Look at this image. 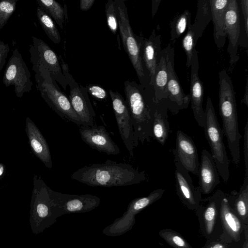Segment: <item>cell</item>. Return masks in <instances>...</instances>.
<instances>
[{
	"label": "cell",
	"instance_id": "1",
	"mask_svg": "<svg viewBox=\"0 0 248 248\" xmlns=\"http://www.w3.org/2000/svg\"><path fill=\"white\" fill-rule=\"evenodd\" d=\"M73 180L91 186L112 187L137 184L146 180L144 171L110 160L85 165L71 175Z\"/></svg>",
	"mask_w": 248,
	"mask_h": 248
},
{
	"label": "cell",
	"instance_id": "2",
	"mask_svg": "<svg viewBox=\"0 0 248 248\" xmlns=\"http://www.w3.org/2000/svg\"><path fill=\"white\" fill-rule=\"evenodd\" d=\"M126 102L131 115L134 130V146L143 144L153 138L154 115L157 103L152 86L144 88L135 81L124 82Z\"/></svg>",
	"mask_w": 248,
	"mask_h": 248
},
{
	"label": "cell",
	"instance_id": "3",
	"mask_svg": "<svg viewBox=\"0 0 248 248\" xmlns=\"http://www.w3.org/2000/svg\"><path fill=\"white\" fill-rule=\"evenodd\" d=\"M219 111L232 160L237 166L240 160V140L235 93L232 81L225 69L219 73Z\"/></svg>",
	"mask_w": 248,
	"mask_h": 248
},
{
	"label": "cell",
	"instance_id": "4",
	"mask_svg": "<svg viewBox=\"0 0 248 248\" xmlns=\"http://www.w3.org/2000/svg\"><path fill=\"white\" fill-rule=\"evenodd\" d=\"M32 69L35 73L37 89L47 104L63 119L82 125L68 97L61 90L48 70L39 64H32Z\"/></svg>",
	"mask_w": 248,
	"mask_h": 248
},
{
	"label": "cell",
	"instance_id": "5",
	"mask_svg": "<svg viewBox=\"0 0 248 248\" xmlns=\"http://www.w3.org/2000/svg\"><path fill=\"white\" fill-rule=\"evenodd\" d=\"M118 22V30L124 49L138 76L140 84L144 88L150 86V80L141 61L140 53V35L135 34L130 25L125 1L114 0Z\"/></svg>",
	"mask_w": 248,
	"mask_h": 248
},
{
	"label": "cell",
	"instance_id": "6",
	"mask_svg": "<svg viewBox=\"0 0 248 248\" xmlns=\"http://www.w3.org/2000/svg\"><path fill=\"white\" fill-rule=\"evenodd\" d=\"M204 111L205 123L203 128L205 138L210 147V153L219 175L223 181L227 183L230 177L229 160L223 142V132L209 96L207 97Z\"/></svg>",
	"mask_w": 248,
	"mask_h": 248
},
{
	"label": "cell",
	"instance_id": "7",
	"mask_svg": "<svg viewBox=\"0 0 248 248\" xmlns=\"http://www.w3.org/2000/svg\"><path fill=\"white\" fill-rule=\"evenodd\" d=\"M33 184L29 222L32 232L37 234L48 225L50 216L56 207L50 193V188L40 176H34Z\"/></svg>",
	"mask_w": 248,
	"mask_h": 248
},
{
	"label": "cell",
	"instance_id": "8",
	"mask_svg": "<svg viewBox=\"0 0 248 248\" xmlns=\"http://www.w3.org/2000/svg\"><path fill=\"white\" fill-rule=\"evenodd\" d=\"M61 67L70 88L68 98L72 107L80 119L82 125L93 126L94 124L95 112L85 87L79 85L69 73L68 65L63 62L62 58Z\"/></svg>",
	"mask_w": 248,
	"mask_h": 248
},
{
	"label": "cell",
	"instance_id": "9",
	"mask_svg": "<svg viewBox=\"0 0 248 248\" xmlns=\"http://www.w3.org/2000/svg\"><path fill=\"white\" fill-rule=\"evenodd\" d=\"M29 68L17 48L13 51L4 70L3 83L6 87L14 86L17 97L21 98L32 90L33 85Z\"/></svg>",
	"mask_w": 248,
	"mask_h": 248
},
{
	"label": "cell",
	"instance_id": "10",
	"mask_svg": "<svg viewBox=\"0 0 248 248\" xmlns=\"http://www.w3.org/2000/svg\"><path fill=\"white\" fill-rule=\"evenodd\" d=\"M168 70L167 98L162 101L173 115L180 110L188 108L190 103L189 94H186L180 83L174 68V49L170 44L165 48Z\"/></svg>",
	"mask_w": 248,
	"mask_h": 248
},
{
	"label": "cell",
	"instance_id": "11",
	"mask_svg": "<svg viewBox=\"0 0 248 248\" xmlns=\"http://www.w3.org/2000/svg\"><path fill=\"white\" fill-rule=\"evenodd\" d=\"M31 38L32 44L30 45L29 52L32 65L39 64L44 66L52 78L66 90L67 81L56 54L40 38L34 36Z\"/></svg>",
	"mask_w": 248,
	"mask_h": 248
},
{
	"label": "cell",
	"instance_id": "12",
	"mask_svg": "<svg viewBox=\"0 0 248 248\" xmlns=\"http://www.w3.org/2000/svg\"><path fill=\"white\" fill-rule=\"evenodd\" d=\"M109 93L119 134L130 156L133 157L135 148L134 133L126 102L119 93L109 90Z\"/></svg>",
	"mask_w": 248,
	"mask_h": 248
},
{
	"label": "cell",
	"instance_id": "13",
	"mask_svg": "<svg viewBox=\"0 0 248 248\" xmlns=\"http://www.w3.org/2000/svg\"><path fill=\"white\" fill-rule=\"evenodd\" d=\"M225 28L228 38L227 52L230 57V68L238 61V46L241 33L240 12L237 0H229L225 16Z\"/></svg>",
	"mask_w": 248,
	"mask_h": 248
},
{
	"label": "cell",
	"instance_id": "14",
	"mask_svg": "<svg viewBox=\"0 0 248 248\" xmlns=\"http://www.w3.org/2000/svg\"><path fill=\"white\" fill-rule=\"evenodd\" d=\"M82 140L92 149L108 155H117L120 150L103 125L79 126Z\"/></svg>",
	"mask_w": 248,
	"mask_h": 248
},
{
	"label": "cell",
	"instance_id": "15",
	"mask_svg": "<svg viewBox=\"0 0 248 248\" xmlns=\"http://www.w3.org/2000/svg\"><path fill=\"white\" fill-rule=\"evenodd\" d=\"M173 155L175 162L180 164L189 172L198 175L200 162L197 148L192 139L181 130L176 133Z\"/></svg>",
	"mask_w": 248,
	"mask_h": 248
},
{
	"label": "cell",
	"instance_id": "16",
	"mask_svg": "<svg viewBox=\"0 0 248 248\" xmlns=\"http://www.w3.org/2000/svg\"><path fill=\"white\" fill-rule=\"evenodd\" d=\"M175 186L179 197L189 208H197L202 200L200 187L193 185L189 172L180 164L175 162Z\"/></svg>",
	"mask_w": 248,
	"mask_h": 248
},
{
	"label": "cell",
	"instance_id": "17",
	"mask_svg": "<svg viewBox=\"0 0 248 248\" xmlns=\"http://www.w3.org/2000/svg\"><path fill=\"white\" fill-rule=\"evenodd\" d=\"M190 101L194 118L198 125L203 128L205 123V113L202 107L203 87L199 76V63L198 52L194 51L190 66Z\"/></svg>",
	"mask_w": 248,
	"mask_h": 248
},
{
	"label": "cell",
	"instance_id": "18",
	"mask_svg": "<svg viewBox=\"0 0 248 248\" xmlns=\"http://www.w3.org/2000/svg\"><path fill=\"white\" fill-rule=\"evenodd\" d=\"M140 53L143 68L149 76L151 86L155 69L161 55V35L154 29L149 38L140 35Z\"/></svg>",
	"mask_w": 248,
	"mask_h": 248
},
{
	"label": "cell",
	"instance_id": "19",
	"mask_svg": "<svg viewBox=\"0 0 248 248\" xmlns=\"http://www.w3.org/2000/svg\"><path fill=\"white\" fill-rule=\"evenodd\" d=\"M199 184L202 193H211L220 184L219 175L211 153L206 149L202 151L199 169Z\"/></svg>",
	"mask_w": 248,
	"mask_h": 248
},
{
	"label": "cell",
	"instance_id": "20",
	"mask_svg": "<svg viewBox=\"0 0 248 248\" xmlns=\"http://www.w3.org/2000/svg\"><path fill=\"white\" fill-rule=\"evenodd\" d=\"M25 131L33 154L46 167L51 169L52 161L48 145L40 130L29 117L26 118Z\"/></svg>",
	"mask_w": 248,
	"mask_h": 248
},
{
	"label": "cell",
	"instance_id": "21",
	"mask_svg": "<svg viewBox=\"0 0 248 248\" xmlns=\"http://www.w3.org/2000/svg\"><path fill=\"white\" fill-rule=\"evenodd\" d=\"M50 191L56 207L64 206L70 212L95 206L99 202L98 198L91 195H70L55 191L51 188Z\"/></svg>",
	"mask_w": 248,
	"mask_h": 248
},
{
	"label": "cell",
	"instance_id": "22",
	"mask_svg": "<svg viewBox=\"0 0 248 248\" xmlns=\"http://www.w3.org/2000/svg\"><path fill=\"white\" fill-rule=\"evenodd\" d=\"M229 0H209L213 23V36L217 47H223L227 37L225 16Z\"/></svg>",
	"mask_w": 248,
	"mask_h": 248
},
{
	"label": "cell",
	"instance_id": "23",
	"mask_svg": "<svg viewBox=\"0 0 248 248\" xmlns=\"http://www.w3.org/2000/svg\"><path fill=\"white\" fill-rule=\"evenodd\" d=\"M225 196V193L222 190H217L213 195L203 200L204 202L203 205H199L198 207L202 212L205 232L208 234L213 232L218 210L220 209L222 200Z\"/></svg>",
	"mask_w": 248,
	"mask_h": 248
},
{
	"label": "cell",
	"instance_id": "24",
	"mask_svg": "<svg viewBox=\"0 0 248 248\" xmlns=\"http://www.w3.org/2000/svg\"><path fill=\"white\" fill-rule=\"evenodd\" d=\"M168 70L165 48L162 50L160 61L157 64L151 86L154 91L156 103L164 101L167 98Z\"/></svg>",
	"mask_w": 248,
	"mask_h": 248
},
{
	"label": "cell",
	"instance_id": "25",
	"mask_svg": "<svg viewBox=\"0 0 248 248\" xmlns=\"http://www.w3.org/2000/svg\"><path fill=\"white\" fill-rule=\"evenodd\" d=\"M168 108L163 102L157 104L154 115L153 138L163 146L169 136L170 124L168 120Z\"/></svg>",
	"mask_w": 248,
	"mask_h": 248
},
{
	"label": "cell",
	"instance_id": "26",
	"mask_svg": "<svg viewBox=\"0 0 248 248\" xmlns=\"http://www.w3.org/2000/svg\"><path fill=\"white\" fill-rule=\"evenodd\" d=\"M219 211L225 230L234 240H239L242 232L241 223L226 196L222 200Z\"/></svg>",
	"mask_w": 248,
	"mask_h": 248
},
{
	"label": "cell",
	"instance_id": "27",
	"mask_svg": "<svg viewBox=\"0 0 248 248\" xmlns=\"http://www.w3.org/2000/svg\"><path fill=\"white\" fill-rule=\"evenodd\" d=\"M212 11L209 0H199L195 20L192 25L196 40L201 37L207 26L212 20Z\"/></svg>",
	"mask_w": 248,
	"mask_h": 248
},
{
	"label": "cell",
	"instance_id": "28",
	"mask_svg": "<svg viewBox=\"0 0 248 248\" xmlns=\"http://www.w3.org/2000/svg\"><path fill=\"white\" fill-rule=\"evenodd\" d=\"M230 197L233 199V209L243 220L247 219L248 210V177H245L239 192L232 191Z\"/></svg>",
	"mask_w": 248,
	"mask_h": 248
},
{
	"label": "cell",
	"instance_id": "29",
	"mask_svg": "<svg viewBox=\"0 0 248 248\" xmlns=\"http://www.w3.org/2000/svg\"><path fill=\"white\" fill-rule=\"evenodd\" d=\"M36 16L39 24L49 39L54 44L60 43V34L51 17L39 6L36 9Z\"/></svg>",
	"mask_w": 248,
	"mask_h": 248
},
{
	"label": "cell",
	"instance_id": "30",
	"mask_svg": "<svg viewBox=\"0 0 248 248\" xmlns=\"http://www.w3.org/2000/svg\"><path fill=\"white\" fill-rule=\"evenodd\" d=\"M41 8L62 30L64 22V10L60 3L54 0H36Z\"/></svg>",
	"mask_w": 248,
	"mask_h": 248
},
{
	"label": "cell",
	"instance_id": "31",
	"mask_svg": "<svg viewBox=\"0 0 248 248\" xmlns=\"http://www.w3.org/2000/svg\"><path fill=\"white\" fill-rule=\"evenodd\" d=\"M191 23V12L185 10L182 13L175 16L170 24V40L172 43L182 35Z\"/></svg>",
	"mask_w": 248,
	"mask_h": 248
},
{
	"label": "cell",
	"instance_id": "32",
	"mask_svg": "<svg viewBox=\"0 0 248 248\" xmlns=\"http://www.w3.org/2000/svg\"><path fill=\"white\" fill-rule=\"evenodd\" d=\"M187 29V32L182 41V46L186 56V66L189 68L192 64L197 41L196 40L191 23H189Z\"/></svg>",
	"mask_w": 248,
	"mask_h": 248
},
{
	"label": "cell",
	"instance_id": "33",
	"mask_svg": "<svg viewBox=\"0 0 248 248\" xmlns=\"http://www.w3.org/2000/svg\"><path fill=\"white\" fill-rule=\"evenodd\" d=\"M241 6L240 25L241 33L239 45L243 47H248V0H237Z\"/></svg>",
	"mask_w": 248,
	"mask_h": 248
},
{
	"label": "cell",
	"instance_id": "34",
	"mask_svg": "<svg viewBox=\"0 0 248 248\" xmlns=\"http://www.w3.org/2000/svg\"><path fill=\"white\" fill-rule=\"evenodd\" d=\"M18 0H4L0 1V30L16 11Z\"/></svg>",
	"mask_w": 248,
	"mask_h": 248
},
{
	"label": "cell",
	"instance_id": "35",
	"mask_svg": "<svg viewBox=\"0 0 248 248\" xmlns=\"http://www.w3.org/2000/svg\"><path fill=\"white\" fill-rule=\"evenodd\" d=\"M105 13L108 27L113 34H116L118 30V22L114 0H108L106 3Z\"/></svg>",
	"mask_w": 248,
	"mask_h": 248
},
{
	"label": "cell",
	"instance_id": "36",
	"mask_svg": "<svg viewBox=\"0 0 248 248\" xmlns=\"http://www.w3.org/2000/svg\"><path fill=\"white\" fill-rule=\"evenodd\" d=\"M160 235L168 243L175 248H191L190 246L178 234L170 232H160Z\"/></svg>",
	"mask_w": 248,
	"mask_h": 248
},
{
	"label": "cell",
	"instance_id": "37",
	"mask_svg": "<svg viewBox=\"0 0 248 248\" xmlns=\"http://www.w3.org/2000/svg\"><path fill=\"white\" fill-rule=\"evenodd\" d=\"M88 93L100 100H105L108 96L107 92L99 85L90 84L85 86Z\"/></svg>",
	"mask_w": 248,
	"mask_h": 248
},
{
	"label": "cell",
	"instance_id": "38",
	"mask_svg": "<svg viewBox=\"0 0 248 248\" xmlns=\"http://www.w3.org/2000/svg\"><path fill=\"white\" fill-rule=\"evenodd\" d=\"M244 156L245 177H248V122L247 121L244 128Z\"/></svg>",
	"mask_w": 248,
	"mask_h": 248
},
{
	"label": "cell",
	"instance_id": "39",
	"mask_svg": "<svg viewBox=\"0 0 248 248\" xmlns=\"http://www.w3.org/2000/svg\"><path fill=\"white\" fill-rule=\"evenodd\" d=\"M9 50V45L0 40V71L5 64Z\"/></svg>",
	"mask_w": 248,
	"mask_h": 248
},
{
	"label": "cell",
	"instance_id": "40",
	"mask_svg": "<svg viewBox=\"0 0 248 248\" xmlns=\"http://www.w3.org/2000/svg\"><path fill=\"white\" fill-rule=\"evenodd\" d=\"M95 0H80L79 1V8L81 11H87L93 5Z\"/></svg>",
	"mask_w": 248,
	"mask_h": 248
},
{
	"label": "cell",
	"instance_id": "41",
	"mask_svg": "<svg viewBox=\"0 0 248 248\" xmlns=\"http://www.w3.org/2000/svg\"><path fill=\"white\" fill-rule=\"evenodd\" d=\"M160 2L161 0H152V14L153 17L155 15Z\"/></svg>",
	"mask_w": 248,
	"mask_h": 248
},
{
	"label": "cell",
	"instance_id": "42",
	"mask_svg": "<svg viewBox=\"0 0 248 248\" xmlns=\"http://www.w3.org/2000/svg\"><path fill=\"white\" fill-rule=\"evenodd\" d=\"M241 102L245 104L247 107L248 106V85L247 78V80H246V84L244 95V97L242 99Z\"/></svg>",
	"mask_w": 248,
	"mask_h": 248
},
{
	"label": "cell",
	"instance_id": "43",
	"mask_svg": "<svg viewBox=\"0 0 248 248\" xmlns=\"http://www.w3.org/2000/svg\"><path fill=\"white\" fill-rule=\"evenodd\" d=\"M205 248H227V247L224 244L217 242L210 244Z\"/></svg>",
	"mask_w": 248,
	"mask_h": 248
},
{
	"label": "cell",
	"instance_id": "44",
	"mask_svg": "<svg viewBox=\"0 0 248 248\" xmlns=\"http://www.w3.org/2000/svg\"><path fill=\"white\" fill-rule=\"evenodd\" d=\"M4 165L0 163V176H1L4 172Z\"/></svg>",
	"mask_w": 248,
	"mask_h": 248
},
{
	"label": "cell",
	"instance_id": "45",
	"mask_svg": "<svg viewBox=\"0 0 248 248\" xmlns=\"http://www.w3.org/2000/svg\"><path fill=\"white\" fill-rule=\"evenodd\" d=\"M245 248H248V244H247V242H246V246H245Z\"/></svg>",
	"mask_w": 248,
	"mask_h": 248
}]
</instances>
